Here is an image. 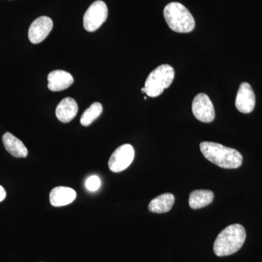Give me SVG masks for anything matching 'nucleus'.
I'll use <instances>...</instances> for the list:
<instances>
[{
	"label": "nucleus",
	"instance_id": "nucleus-1",
	"mask_svg": "<svg viewBox=\"0 0 262 262\" xmlns=\"http://www.w3.org/2000/svg\"><path fill=\"white\" fill-rule=\"evenodd\" d=\"M200 148L207 160L221 168L235 169L242 165L243 156L237 150L209 141L202 142Z\"/></svg>",
	"mask_w": 262,
	"mask_h": 262
},
{
	"label": "nucleus",
	"instance_id": "nucleus-2",
	"mask_svg": "<svg viewBox=\"0 0 262 262\" xmlns=\"http://www.w3.org/2000/svg\"><path fill=\"white\" fill-rule=\"evenodd\" d=\"M246 232L239 224L226 227L219 234L213 245V251L218 256H226L238 251L244 244Z\"/></svg>",
	"mask_w": 262,
	"mask_h": 262
},
{
	"label": "nucleus",
	"instance_id": "nucleus-3",
	"mask_svg": "<svg viewBox=\"0 0 262 262\" xmlns=\"http://www.w3.org/2000/svg\"><path fill=\"white\" fill-rule=\"evenodd\" d=\"M163 14L168 27L174 32L189 33L195 27V21L192 15L181 3H169L164 8Z\"/></svg>",
	"mask_w": 262,
	"mask_h": 262
},
{
	"label": "nucleus",
	"instance_id": "nucleus-4",
	"mask_svg": "<svg viewBox=\"0 0 262 262\" xmlns=\"http://www.w3.org/2000/svg\"><path fill=\"white\" fill-rule=\"evenodd\" d=\"M175 72L173 67L163 64L157 67L148 76L144 85L145 94L149 97H157L163 94L164 90L170 87L173 82Z\"/></svg>",
	"mask_w": 262,
	"mask_h": 262
},
{
	"label": "nucleus",
	"instance_id": "nucleus-5",
	"mask_svg": "<svg viewBox=\"0 0 262 262\" xmlns=\"http://www.w3.org/2000/svg\"><path fill=\"white\" fill-rule=\"evenodd\" d=\"M108 16V8L104 2L98 0L91 4L84 13L83 26L86 31L95 32L101 27Z\"/></svg>",
	"mask_w": 262,
	"mask_h": 262
},
{
	"label": "nucleus",
	"instance_id": "nucleus-6",
	"mask_svg": "<svg viewBox=\"0 0 262 262\" xmlns=\"http://www.w3.org/2000/svg\"><path fill=\"white\" fill-rule=\"evenodd\" d=\"M135 151L130 144L119 146L108 160V168L114 173H120L130 166L134 161Z\"/></svg>",
	"mask_w": 262,
	"mask_h": 262
},
{
	"label": "nucleus",
	"instance_id": "nucleus-7",
	"mask_svg": "<svg viewBox=\"0 0 262 262\" xmlns=\"http://www.w3.org/2000/svg\"><path fill=\"white\" fill-rule=\"evenodd\" d=\"M192 108L194 117L200 121L208 123L214 120V107L208 95H196L193 100Z\"/></svg>",
	"mask_w": 262,
	"mask_h": 262
},
{
	"label": "nucleus",
	"instance_id": "nucleus-8",
	"mask_svg": "<svg viewBox=\"0 0 262 262\" xmlns=\"http://www.w3.org/2000/svg\"><path fill=\"white\" fill-rule=\"evenodd\" d=\"M53 23L51 18L41 16L34 20L29 29V39L33 44H39L48 37L53 29Z\"/></svg>",
	"mask_w": 262,
	"mask_h": 262
},
{
	"label": "nucleus",
	"instance_id": "nucleus-9",
	"mask_svg": "<svg viewBox=\"0 0 262 262\" xmlns=\"http://www.w3.org/2000/svg\"><path fill=\"white\" fill-rule=\"evenodd\" d=\"M256 104V96L251 84L243 82L239 85L235 99V106L241 113L248 114L253 111Z\"/></svg>",
	"mask_w": 262,
	"mask_h": 262
},
{
	"label": "nucleus",
	"instance_id": "nucleus-10",
	"mask_svg": "<svg viewBox=\"0 0 262 262\" xmlns=\"http://www.w3.org/2000/svg\"><path fill=\"white\" fill-rule=\"evenodd\" d=\"M48 87L53 92H59L70 88L74 83L71 74L63 70H55L48 76Z\"/></svg>",
	"mask_w": 262,
	"mask_h": 262
},
{
	"label": "nucleus",
	"instance_id": "nucleus-11",
	"mask_svg": "<svg viewBox=\"0 0 262 262\" xmlns=\"http://www.w3.org/2000/svg\"><path fill=\"white\" fill-rule=\"evenodd\" d=\"M78 106L74 98L67 97L58 103L56 110L57 118L63 123H67L73 120L77 115Z\"/></svg>",
	"mask_w": 262,
	"mask_h": 262
},
{
	"label": "nucleus",
	"instance_id": "nucleus-12",
	"mask_svg": "<svg viewBox=\"0 0 262 262\" xmlns=\"http://www.w3.org/2000/svg\"><path fill=\"white\" fill-rule=\"evenodd\" d=\"M77 193L73 189L66 187H57L50 193V202L54 207L67 206L75 201Z\"/></svg>",
	"mask_w": 262,
	"mask_h": 262
},
{
	"label": "nucleus",
	"instance_id": "nucleus-13",
	"mask_svg": "<svg viewBox=\"0 0 262 262\" xmlns=\"http://www.w3.org/2000/svg\"><path fill=\"white\" fill-rule=\"evenodd\" d=\"M3 142L7 151L15 158H24L28 155V149L24 143L10 133H5L3 135Z\"/></svg>",
	"mask_w": 262,
	"mask_h": 262
},
{
	"label": "nucleus",
	"instance_id": "nucleus-14",
	"mask_svg": "<svg viewBox=\"0 0 262 262\" xmlns=\"http://www.w3.org/2000/svg\"><path fill=\"white\" fill-rule=\"evenodd\" d=\"M175 202L171 193H165L154 198L149 204V210L152 213H163L170 211Z\"/></svg>",
	"mask_w": 262,
	"mask_h": 262
},
{
	"label": "nucleus",
	"instance_id": "nucleus-15",
	"mask_svg": "<svg viewBox=\"0 0 262 262\" xmlns=\"http://www.w3.org/2000/svg\"><path fill=\"white\" fill-rule=\"evenodd\" d=\"M213 198H214V194L212 191L203 190V189L193 191L189 195V206L194 210L204 208L211 204L213 201Z\"/></svg>",
	"mask_w": 262,
	"mask_h": 262
},
{
	"label": "nucleus",
	"instance_id": "nucleus-16",
	"mask_svg": "<svg viewBox=\"0 0 262 262\" xmlns=\"http://www.w3.org/2000/svg\"><path fill=\"white\" fill-rule=\"evenodd\" d=\"M103 112L101 103L95 102L84 112L80 118V122L83 126H89L101 115Z\"/></svg>",
	"mask_w": 262,
	"mask_h": 262
},
{
	"label": "nucleus",
	"instance_id": "nucleus-17",
	"mask_svg": "<svg viewBox=\"0 0 262 262\" xmlns=\"http://www.w3.org/2000/svg\"><path fill=\"white\" fill-rule=\"evenodd\" d=\"M85 186L90 192H96L101 187V179L97 176L90 177L86 181Z\"/></svg>",
	"mask_w": 262,
	"mask_h": 262
},
{
	"label": "nucleus",
	"instance_id": "nucleus-18",
	"mask_svg": "<svg viewBox=\"0 0 262 262\" xmlns=\"http://www.w3.org/2000/svg\"><path fill=\"white\" fill-rule=\"evenodd\" d=\"M5 198H6V192L4 188L0 186V202L4 201Z\"/></svg>",
	"mask_w": 262,
	"mask_h": 262
}]
</instances>
